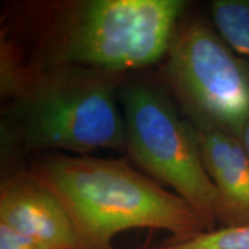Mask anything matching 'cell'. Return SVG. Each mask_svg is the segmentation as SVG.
<instances>
[{"label":"cell","mask_w":249,"mask_h":249,"mask_svg":"<svg viewBox=\"0 0 249 249\" xmlns=\"http://www.w3.org/2000/svg\"><path fill=\"white\" fill-rule=\"evenodd\" d=\"M39 181L66 208L80 249H111L112 239L130 229L165 230L172 241L207 232L178 194L121 160L57 155L42 165Z\"/></svg>","instance_id":"6da1fadb"},{"label":"cell","mask_w":249,"mask_h":249,"mask_svg":"<svg viewBox=\"0 0 249 249\" xmlns=\"http://www.w3.org/2000/svg\"><path fill=\"white\" fill-rule=\"evenodd\" d=\"M119 73L80 66L45 67L15 96L14 134L28 149L85 152L126 148L114 88Z\"/></svg>","instance_id":"7a4b0ae2"},{"label":"cell","mask_w":249,"mask_h":249,"mask_svg":"<svg viewBox=\"0 0 249 249\" xmlns=\"http://www.w3.org/2000/svg\"><path fill=\"white\" fill-rule=\"evenodd\" d=\"M182 0H89L64 15L48 43L46 67L120 73L148 66L169 51Z\"/></svg>","instance_id":"3957f363"},{"label":"cell","mask_w":249,"mask_h":249,"mask_svg":"<svg viewBox=\"0 0 249 249\" xmlns=\"http://www.w3.org/2000/svg\"><path fill=\"white\" fill-rule=\"evenodd\" d=\"M126 149L142 169L172 187L200 217L217 224V193L202 157L194 124L182 120L164 92L134 83L123 95Z\"/></svg>","instance_id":"277c9868"},{"label":"cell","mask_w":249,"mask_h":249,"mask_svg":"<svg viewBox=\"0 0 249 249\" xmlns=\"http://www.w3.org/2000/svg\"><path fill=\"white\" fill-rule=\"evenodd\" d=\"M166 54L167 80L191 123L241 139L249 120V60L202 20L177 27Z\"/></svg>","instance_id":"5b68a950"},{"label":"cell","mask_w":249,"mask_h":249,"mask_svg":"<svg viewBox=\"0 0 249 249\" xmlns=\"http://www.w3.org/2000/svg\"><path fill=\"white\" fill-rule=\"evenodd\" d=\"M0 225L52 247L80 249L66 208L39 180L17 179L2 186Z\"/></svg>","instance_id":"8992f818"},{"label":"cell","mask_w":249,"mask_h":249,"mask_svg":"<svg viewBox=\"0 0 249 249\" xmlns=\"http://www.w3.org/2000/svg\"><path fill=\"white\" fill-rule=\"evenodd\" d=\"M194 127L216 188L217 223L222 227L249 226V158L241 140L211 126Z\"/></svg>","instance_id":"52a82bcc"},{"label":"cell","mask_w":249,"mask_h":249,"mask_svg":"<svg viewBox=\"0 0 249 249\" xmlns=\"http://www.w3.org/2000/svg\"><path fill=\"white\" fill-rule=\"evenodd\" d=\"M214 27L238 54L249 58V0H213Z\"/></svg>","instance_id":"ba28073f"},{"label":"cell","mask_w":249,"mask_h":249,"mask_svg":"<svg viewBox=\"0 0 249 249\" xmlns=\"http://www.w3.org/2000/svg\"><path fill=\"white\" fill-rule=\"evenodd\" d=\"M156 249H249V226L220 227Z\"/></svg>","instance_id":"9c48e42d"},{"label":"cell","mask_w":249,"mask_h":249,"mask_svg":"<svg viewBox=\"0 0 249 249\" xmlns=\"http://www.w3.org/2000/svg\"><path fill=\"white\" fill-rule=\"evenodd\" d=\"M0 249H59L34 239L27 238L0 225Z\"/></svg>","instance_id":"30bf717a"},{"label":"cell","mask_w":249,"mask_h":249,"mask_svg":"<svg viewBox=\"0 0 249 249\" xmlns=\"http://www.w3.org/2000/svg\"><path fill=\"white\" fill-rule=\"evenodd\" d=\"M240 140H241L242 145H244V148L246 150V154H247L248 158H249V120H248V123L246 124L245 129H244V132H242Z\"/></svg>","instance_id":"8fae6325"},{"label":"cell","mask_w":249,"mask_h":249,"mask_svg":"<svg viewBox=\"0 0 249 249\" xmlns=\"http://www.w3.org/2000/svg\"><path fill=\"white\" fill-rule=\"evenodd\" d=\"M142 249H148V246L145 245V246H144V248H142Z\"/></svg>","instance_id":"7c38bea8"}]
</instances>
